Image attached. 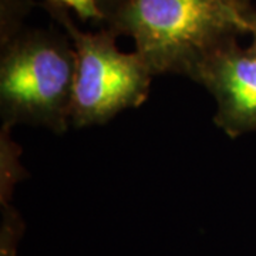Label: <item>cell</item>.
Listing matches in <instances>:
<instances>
[{
    "label": "cell",
    "mask_w": 256,
    "mask_h": 256,
    "mask_svg": "<svg viewBox=\"0 0 256 256\" xmlns=\"http://www.w3.org/2000/svg\"><path fill=\"white\" fill-rule=\"evenodd\" d=\"M42 3L62 8L68 13H74L78 20L97 24L100 28H104L107 22V16L101 8L100 0H42Z\"/></svg>",
    "instance_id": "obj_8"
},
{
    "label": "cell",
    "mask_w": 256,
    "mask_h": 256,
    "mask_svg": "<svg viewBox=\"0 0 256 256\" xmlns=\"http://www.w3.org/2000/svg\"><path fill=\"white\" fill-rule=\"evenodd\" d=\"M2 205V234H0V255L16 256V245L23 232V222L18 212L10 202H0Z\"/></svg>",
    "instance_id": "obj_7"
},
{
    "label": "cell",
    "mask_w": 256,
    "mask_h": 256,
    "mask_svg": "<svg viewBox=\"0 0 256 256\" xmlns=\"http://www.w3.org/2000/svg\"><path fill=\"white\" fill-rule=\"evenodd\" d=\"M33 6V0H0V44L23 30V18Z\"/></svg>",
    "instance_id": "obj_6"
},
{
    "label": "cell",
    "mask_w": 256,
    "mask_h": 256,
    "mask_svg": "<svg viewBox=\"0 0 256 256\" xmlns=\"http://www.w3.org/2000/svg\"><path fill=\"white\" fill-rule=\"evenodd\" d=\"M191 80L214 97V122L229 138L256 131V56L249 47L229 43L210 56Z\"/></svg>",
    "instance_id": "obj_4"
},
{
    "label": "cell",
    "mask_w": 256,
    "mask_h": 256,
    "mask_svg": "<svg viewBox=\"0 0 256 256\" xmlns=\"http://www.w3.org/2000/svg\"><path fill=\"white\" fill-rule=\"evenodd\" d=\"M42 6L70 37L76 53L72 127L102 126L146 102L154 74L136 50H120L118 36L108 28L84 32L67 10Z\"/></svg>",
    "instance_id": "obj_3"
},
{
    "label": "cell",
    "mask_w": 256,
    "mask_h": 256,
    "mask_svg": "<svg viewBox=\"0 0 256 256\" xmlns=\"http://www.w3.org/2000/svg\"><path fill=\"white\" fill-rule=\"evenodd\" d=\"M252 0H126L106 26L132 38L154 76L192 78L210 56L250 34Z\"/></svg>",
    "instance_id": "obj_1"
},
{
    "label": "cell",
    "mask_w": 256,
    "mask_h": 256,
    "mask_svg": "<svg viewBox=\"0 0 256 256\" xmlns=\"http://www.w3.org/2000/svg\"><path fill=\"white\" fill-rule=\"evenodd\" d=\"M2 128L18 124L64 134L72 127L76 53L57 28H23L0 44Z\"/></svg>",
    "instance_id": "obj_2"
},
{
    "label": "cell",
    "mask_w": 256,
    "mask_h": 256,
    "mask_svg": "<svg viewBox=\"0 0 256 256\" xmlns=\"http://www.w3.org/2000/svg\"><path fill=\"white\" fill-rule=\"evenodd\" d=\"M20 148L10 140V130H0V202H10L14 185L28 172L18 162Z\"/></svg>",
    "instance_id": "obj_5"
},
{
    "label": "cell",
    "mask_w": 256,
    "mask_h": 256,
    "mask_svg": "<svg viewBox=\"0 0 256 256\" xmlns=\"http://www.w3.org/2000/svg\"><path fill=\"white\" fill-rule=\"evenodd\" d=\"M124 2L126 0H100V4L102 10H104V13H106V16L108 18V14L112 13L118 6H121Z\"/></svg>",
    "instance_id": "obj_9"
},
{
    "label": "cell",
    "mask_w": 256,
    "mask_h": 256,
    "mask_svg": "<svg viewBox=\"0 0 256 256\" xmlns=\"http://www.w3.org/2000/svg\"><path fill=\"white\" fill-rule=\"evenodd\" d=\"M249 36L252 37V43H250L249 48H250L256 56V16L255 18H254V24H252V30H250V34H249Z\"/></svg>",
    "instance_id": "obj_10"
}]
</instances>
